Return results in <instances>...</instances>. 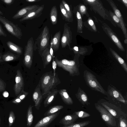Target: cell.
<instances>
[{"mask_svg":"<svg viewBox=\"0 0 127 127\" xmlns=\"http://www.w3.org/2000/svg\"><path fill=\"white\" fill-rule=\"evenodd\" d=\"M76 16L78 21V30H81L82 27V21L81 16L80 13L78 11L77 12Z\"/></svg>","mask_w":127,"mask_h":127,"instance_id":"30","label":"cell"},{"mask_svg":"<svg viewBox=\"0 0 127 127\" xmlns=\"http://www.w3.org/2000/svg\"><path fill=\"white\" fill-rule=\"evenodd\" d=\"M72 39V32L70 28L67 24L65 23L64 25L63 32L61 40L62 48H64L67 45L70 48Z\"/></svg>","mask_w":127,"mask_h":127,"instance_id":"7","label":"cell"},{"mask_svg":"<svg viewBox=\"0 0 127 127\" xmlns=\"http://www.w3.org/2000/svg\"><path fill=\"white\" fill-rule=\"evenodd\" d=\"M89 24L91 26H93L94 25L93 21L92 20H90L89 21Z\"/></svg>","mask_w":127,"mask_h":127,"instance_id":"45","label":"cell"},{"mask_svg":"<svg viewBox=\"0 0 127 127\" xmlns=\"http://www.w3.org/2000/svg\"><path fill=\"white\" fill-rule=\"evenodd\" d=\"M28 94V92L24 91L23 90L20 93L17 98H19L22 101L26 97Z\"/></svg>","mask_w":127,"mask_h":127,"instance_id":"31","label":"cell"},{"mask_svg":"<svg viewBox=\"0 0 127 127\" xmlns=\"http://www.w3.org/2000/svg\"><path fill=\"white\" fill-rule=\"evenodd\" d=\"M50 34L47 26H45L40 34L36 39L34 44V50H37L41 55L43 51L48 46L49 43Z\"/></svg>","mask_w":127,"mask_h":127,"instance_id":"2","label":"cell"},{"mask_svg":"<svg viewBox=\"0 0 127 127\" xmlns=\"http://www.w3.org/2000/svg\"><path fill=\"white\" fill-rule=\"evenodd\" d=\"M40 56L43 62V68H45L50 63L52 58L49 48L47 47L43 51Z\"/></svg>","mask_w":127,"mask_h":127,"instance_id":"15","label":"cell"},{"mask_svg":"<svg viewBox=\"0 0 127 127\" xmlns=\"http://www.w3.org/2000/svg\"><path fill=\"white\" fill-rule=\"evenodd\" d=\"M59 113L60 112H57L45 117L38 121L33 127H47L57 117Z\"/></svg>","mask_w":127,"mask_h":127,"instance_id":"11","label":"cell"},{"mask_svg":"<svg viewBox=\"0 0 127 127\" xmlns=\"http://www.w3.org/2000/svg\"><path fill=\"white\" fill-rule=\"evenodd\" d=\"M102 104L113 116L116 118L118 117L117 113L114 109L104 103H102Z\"/></svg>","mask_w":127,"mask_h":127,"instance_id":"28","label":"cell"},{"mask_svg":"<svg viewBox=\"0 0 127 127\" xmlns=\"http://www.w3.org/2000/svg\"><path fill=\"white\" fill-rule=\"evenodd\" d=\"M33 119L32 106L30 105L28 108L27 114V125L28 127H30L31 126L33 122Z\"/></svg>","mask_w":127,"mask_h":127,"instance_id":"23","label":"cell"},{"mask_svg":"<svg viewBox=\"0 0 127 127\" xmlns=\"http://www.w3.org/2000/svg\"><path fill=\"white\" fill-rule=\"evenodd\" d=\"M88 82L90 85L93 88H95L97 86L96 82L94 80H89Z\"/></svg>","mask_w":127,"mask_h":127,"instance_id":"34","label":"cell"},{"mask_svg":"<svg viewBox=\"0 0 127 127\" xmlns=\"http://www.w3.org/2000/svg\"><path fill=\"white\" fill-rule=\"evenodd\" d=\"M32 98L36 108L39 110L43 98L40 87V80L32 94Z\"/></svg>","mask_w":127,"mask_h":127,"instance_id":"8","label":"cell"},{"mask_svg":"<svg viewBox=\"0 0 127 127\" xmlns=\"http://www.w3.org/2000/svg\"><path fill=\"white\" fill-rule=\"evenodd\" d=\"M80 10L81 12L83 13L85 12L86 10V8L84 5H82L80 7Z\"/></svg>","mask_w":127,"mask_h":127,"instance_id":"40","label":"cell"},{"mask_svg":"<svg viewBox=\"0 0 127 127\" xmlns=\"http://www.w3.org/2000/svg\"><path fill=\"white\" fill-rule=\"evenodd\" d=\"M1 116L0 115V127L1 125H1V124H2V122L1 123V122L2 121H1Z\"/></svg>","mask_w":127,"mask_h":127,"instance_id":"50","label":"cell"},{"mask_svg":"<svg viewBox=\"0 0 127 127\" xmlns=\"http://www.w3.org/2000/svg\"><path fill=\"white\" fill-rule=\"evenodd\" d=\"M73 49L76 51H78V47L77 46L74 47L73 48Z\"/></svg>","mask_w":127,"mask_h":127,"instance_id":"46","label":"cell"},{"mask_svg":"<svg viewBox=\"0 0 127 127\" xmlns=\"http://www.w3.org/2000/svg\"><path fill=\"white\" fill-rule=\"evenodd\" d=\"M96 108L100 113L102 119L107 124L110 126H116L115 119L108 111L99 105L96 106Z\"/></svg>","mask_w":127,"mask_h":127,"instance_id":"6","label":"cell"},{"mask_svg":"<svg viewBox=\"0 0 127 127\" xmlns=\"http://www.w3.org/2000/svg\"><path fill=\"white\" fill-rule=\"evenodd\" d=\"M82 101L84 103H86L87 101V98L86 95L84 94H82L81 96Z\"/></svg>","mask_w":127,"mask_h":127,"instance_id":"38","label":"cell"},{"mask_svg":"<svg viewBox=\"0 0 127 127\" xmlns=\"http://www.w3.org/2000/svg\"><path fill=\"white\" fill-rule=\"evenodd\" d=\"M3 13H2V12L0 10V15H3Z\"/></svg>","mask_w":127,"mask_h":127,"instance_id":"51","label":"cell"},{"mask_svg":"<svg viewBox=\"0 0 127 127\" xmlns=\"http://www.w3.org/2000/svg\"><path fill=\"white\" fill-rule=\"evenodd\" d=\"M57 64L56 62L54 60V58H53V62L52 63V67L54 70L53 73L54 75H55V70L57 67Z\"/></svg>","mask_w":127,"mask_h":127,"instance_id":"35","label":"cell"},{"mask_svg":"<svg viewBox=\"0 0 127 127\" xmlns=\"http://www.w3.org/2000/svg\"><path fill=\"white\" fill-rule=\"evenodd\" d=\"M122 1L125 3L126 4V6H127V0H122Z\"/></svg>","mask_w":127,"mask_h":127,"instance_id":"47","label":"cell"},{"mask_svg":"<svg viewBox=\"0 0 127 127\" xmlns=\"http://www.w3.org/2000/svg\"><path fill=\"white\" fill-rule=\"evenodd\" d=\"M26 1L30 3L40 1V0H26Z\"/></svg>","mask_w":127,"mask_h":127,"instance_id":"42","label":"cell"},{"mask_svg":"<svg viewBox=\"0 0 127 127\" xmlns=\"http://www.w3.org/2000/svg\"><path fill=\"white\" fill-rule=\"evenodd\" d=\"M61 32L59 31L56 32L52 38L51 37L50 45L53 50L57 51L59 48L60 42Z\"/></svg>","mask_w":127,"mask_h":127,"instance_id":"16","label":"cell"},{"mask_svg":"<svg viewBox=\"0 0 127 127\" xmlns=\"http://www.w3.org/2000/svg\"><path fill=\"white\" fill-rule=\"evenodd\" d=\"M3 3L8 5H10L14 2V0H1Z\"/></svg>","mask_w":127,"mask_h":127,"instance_id":"37","label":"cell"},{"mask_svg":"<svg viewBox=\"0 0 127 127\" xmlns=\"http://www.w3.org/2000/svg\"><path fill=\"white\" fill-rule=\"evenodd\" d=\"M111 51L112 54L117 59L119 63L123 66L126 71H127V65L125 64L124 60L114 50H112L111 49Z\"/></svg>","mask_w":127,"mask_h":127,"instance_id":"26","label":"cell"},{"mask_svg":"<svg viewBox=\"0 0 127 127\" xmlns=\"http://www.w3.org/2000/svg\"><path fill=\"white\" fill-rule=\"evenodd\" d=\"M3 60L2 59V56L0 55V63L2 62Z\"/></svg>","mask_w":127,"mask_h":127,"instance_id":"48","label":"cell"},{"mask_svg":"<svg viewBox=\"0 0 127 127\" xmlns=\"http://www.w3.org/2000/svg\"><path fill=\"white\" fill-rule=\"evenodd\" d=\"M78 118L76 114L67 115L61 119L59 123L63 125L64 126H69L74 123Z\"/></svg>","mask_w":127,"mask_h":127,"instance_id":"13","label":"cell"},{"mask_svg":"<svg viewBox=\"0 0 127 127\" xmlns=\"http://www.w3.org/2000/svg\"><path fill=\"white\" fill-rule=\"evenodd\" d=\"M44 5L40 6L38 7L31 11L26 16L22 18L19 20L20 22L31 20L39 17L42 14L44 8Z\"/></svg>","mask_w":127,"mask_h":127,"instance_id":"12","label":"cell"},{"mask_svg":"<svg viewBox=\"0 0 127 127\" xmlns=\"http://www.w3.org/2000/svg\"><path fill=\"white\" fill-rule=\"evenodd\" d=\"M108 32L112 40L115 42L118 47L120 49L124 51V47L117 37L109 30Z\"/></svg>","mask_w":127,"mask_h":127,"instance_id":"25","label":"cell"},{"mask_svg":"<svg viewBox=\"0 0 127 127\" xmlns=\"http://www.w3.org/2000/svg\"><path fill=\"white\" fill-rule=\"evenodd\" d=\"M113 94L114 97L116 98H118L119 96V94L116 91H114L113 92Z\"/></svg>","mask_w":127,"mask_h":127,"instance_id":"41","label":"cell"},{"mask_svg":"<svg viewBox=\"0 0 127 127\" xmlns=\"http://www.w3.org/2000/svg\"><path fill=\"white\" fill-rule=\"evenodd\" d=\"M40 80L43 98L46 97L48 92L61 83L58 75H54L52 71L43 74Z\"/></svg>","mask_w":127,"mask_h":127,"instance_id":"1","label":"cell"},{"mask_svg":"<svg viewBox=\"0 0 127 127\" xmlns=\"http://www.w3.org/2000/svg\"><path fill=\"white\" fill-rule=\"evenodd\" d=\"M20 55L16 54L10 51H8L2 56L3 60L5 62H9L16 60L20 56Z\"/></svg>","mask_w":127,"mask_h":127,"instance_id":"19","label":"cell"},{"mask_svg":"<svg viewBox=\"0 0 127 127\" xmlns=\"http://www.w3.org/2000/svg\"><path fill=\"white\" fill-rule=\"evenodd\" d=\"M0 22L9 32L19 39L21 38L22 36V30L17 25L14 24L0 15Z\"/></svg>","mask_w":127,"mask_h":127,"instance_id":"3","label":"cell"},{"mask_svg":"<svg viewBox=\"0 0 127 127\" xmlns=\"http://www.w3.org/2000/svg\"><path fill=\"white\" fill-rule=\"evenodd\" d=\"M0 26H1V24H0Z\"/></svg>","mask_w":127,"mask_h":127,"instance_id":"52","label":"cell"},{"mask_svg":"<svg viewBox=\"0 0 127 127\" xmlns=\"http://www.w3.org/2000/svg\"><path fill=\"white\" fill-rule=\"evenodd\" d=\"M58 93V90L57 89H54L48 93L44 102L45 107H47L52 103Z\"/></svg>","mask_w":127,"mask_h":127,"instance_id":"14","label":"cell"},{"mask_svg":"<svg viewBox=\"0 0 127 127\" xmlns=\"http://www.w3.org/2000/svg\"><path fill=\"white\" fill-rule=\"evenodd\" d=\"M61 2L63 4L65 9L67 11L70 16L72 19V14L69 5L65 0H62Z\"/></svg>","mask_w":127,"mask_h":127,"instance_id":"29","label":"cell"},{"mask_svg":"<svg viewBox=\"0 0 127 127\" xmlns=\"http://www.w3.org/2000/svg\"><path fill=\"white\" fill-rule=\"evenodd\" d=\"M50 20L53 25H55L57 22V10L56 5L52 8L50 11Z\"/></svg>","mask_w":127,"mask_h":127,"instance_id":"20","label":"cell"},{"mask_svg":"<svg viewBox=\"0 0 127 127\" xmlns=\"http://www.w3.org/2000/svg\"><path fill=\"white\" fill-rule=\"evenodd\" d=\"M33 38L31 37L28 40L25 47L23 63L27 68H30L32 65L34 50Z\"/></svg>","mask_w":127,"mask_h":127,"instance_id":"4","label":"cell"},{"mask_svg":"<svg viewBox=\"0 0 127 127\" xmlns=\"http://www.w3.org/2000/svg\"><path fill=\"white\" fill-rule=\"evenodd\" d=\"M113 18L115 22L117 23H119L120 24V20L115 15L113 16Z\"/></svg>","mask_w":127,"mask_h":127,"instance_id":"39","label":"cell"},{"mask_svg":"<svg viewBox=\"0 0 127 127\" xmlns=\"http://www.w3.org/2000/svg\"><path fill=\"white\" fill-rule=\"evenodd\" d=\"M8 120L9 123L10 124H12L13 123V118L12 117V116H9V118Z\"/></svg>","mask_w":127,"mask_h":127,"instance_id":"44","label":"cell"},{"mask_svg":"<svg viewBox=\"0 0 127 127\" xmlns=\"http://www.w3.org/2000/svg\"><path fill=\"white\" fill-rule=\"evenodd\" d=\"M15 81L14 90L15 95L17 96L24 90V85L22 75L19 70H18L16 71Z\"/></svg>","mask_w":127,"mask_h":127,"instance_id":"9","label":"cell"},{"mask_svg":"<svg viewBox=\"0 0 127 127\" xmlns=\"http://www.w3.org/2000/svg\"><path fill=\"white\" fill-rule=\"evenodd\" d=\"M114 9L116 16L118 17L119 20L120 26H121V27L123 32L124 33L125 36V37L126 38H127V30L123 22L121 13L120 11L118 9L115 8H114Z\"/></svg>","mask_w":127,"mask_h":127,"instance_id":"22","label":"cell"},{"mask_svg":"<svg viewBox=\"0 0 127 127\" xmlns=\"http://www.w3.org/2000/svg\"><path fill=\"white\" fill-rule=\"evenodd\" d=\"M38 5H32L26 6L19 10L12 17V18L16 19L25 17L29 13L38 7Z\"/></svg>","mask_w":127,"mask_h":127,"instance_id":"10","label":"cell"},{"mask_svg":"<svg viewBox=\"0 0 127 127\" xmlns=\"http://www.w3.org/2000/svg\"><path fill=\"white\" fill-rule=\"evenodd\" d=\"M6 84L4 82L0 79V92H3L5 89Z\"/></svg>","mask_w":127,"mask_h":127,"instance_id":"33","label":"cell"},{"mask_svg":"<svg viewBox=\"0 0 127 127\" xmlns=\"http://www.w3.org/2000/svg\"><path fill=\"white\" fill-rule=\"evenodd\" d=\"M64 108L62 105H57L51 107L44 114L45 116H48L53 114Z\"/></svg>","mask_w":127,"mask_h":127,"instance_id":"24","label":"cell"},{"mask_svg":"<svg viewBox=\"0 0 127 127\" xmlns=\"http://www.w3.org/2000/svg\"><path fill=\"white\" fill-rule=\"evenodd\" d=\"M87 1H88L89 2H93L94 1H96L95 0H87Z\"/></svg>","mask_w":127,"mask_h":127,"instance_id":"49","label":"cell"},{"mask_svg":"<svg viewBox=\"0 0 127 127\" xmlns=\"http://www.w3.org/2000/svg\"><path fill=\"white\" fill-rule=\"evenodd\" d=\"M54 60L58 67L68 72L70 75H73L76 72V63L74 60H69L65 59L59 60L57 57H55Z\"/></svg>","mask_w":127,"mask_h":127,"instance_id":"5","label":"cell"},{"mask_svg":"<svg viewBox=\"0 0 127 127\" xmlns=\"http://www.w3.org/2000/svg\"><path fill=\"white\" fill-rule=\"evenodd\" d=\"M120 124L121 127H127V121L122 118H120Z\"/></svg>","mask_w":127,"mask_h":127,"instance_id":"32","label":"cell"},{"mask_svg":"<svg viewBox=\"0 0 127 127\" xmlns=\"http://www.w3.org/2000/svg\"><path fill=\"white\" fill-rule=\"evenodd\" d=\"M6 44L12 52L20 55L22 54L23 49L20 46L10 41H7Z\"/></svg>","mask_w":127,"mask_h":127,"instance_id":"18","label":"cell"},{"mask_svg":"<svg viewBox=\"0 0 127 127\" xmlns=\"http://www.w3.org/2000/svg\"><path fill=\"white\" fill-rule=\"evenodd\" d=\"M7 35L6 33L2 29L1 26H0V37L1 36L6 37Z\"/></svg>","mask_w":127,"mask_h":127,"instance_id":"36","label":"cell"},{"mask_svg":"<svg viewBox=\"0 0 127 127\" xmlns=\"http://www.w3.org/2000/svg\"><path fill=\"white\" fill-rule=\"evenodd\" d=\"M58 93L64 103L68 105H72L73 104V100L69 96L66 90L64 89H60L58 90Z\"/></svg>","mask_w":127,"mask_h":127,"instance_id":"17","label":"cell"},{"mask_svg":"<svg viewBox=\"0 0 127 127\" xmlns=\"http://www.w3.org/2000/svg\"><path fill=\"white\" fill-rule=\"evenodd\" d=\"M60 12L63 19L68 22H72L73 19L70 16L63 4L61 2L60 5Z\"/></svg>","mask_w":127,"mask_h":127,"instance_id":"21","label":"cell"},{"mask_svg":"<svg viewBox=\"0 0 127 127\" xmlns=\"http://www.w3.org/2000/svg\"><path fill=\"white\" fill-rule=\"evenodd\" d=\"M75 114L77 115L78 117L81 118H84L90 116V114L88 113L82 111L75 112Z\"/></svg>","mask_w":127,"mask_h":127,"instance_id":"27","label":"cell"},{"mask_svg":"<svg viewBox=\"0 0 127 127\" xmlns=\"http://www.w3.org/2000/svg\"><path fill=\"white\" fill-rule=\"evenodd\" d=\"M3 95L5 97H7L8 96L9 94L8 92L6 91H5L3 93Z\"/></svg>","mask_w":127,"mask_h":127,"instance_id":"43","label":"cell"}]
</instances>
